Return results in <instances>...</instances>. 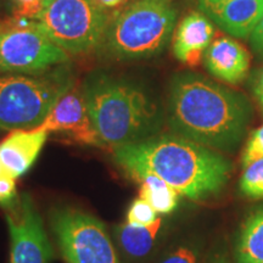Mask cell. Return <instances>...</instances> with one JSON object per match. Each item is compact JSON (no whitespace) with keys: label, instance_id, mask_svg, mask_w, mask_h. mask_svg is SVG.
I'll return each instance as SVG.
<instances>
[{"label":"cell","instance_id":"obj_29","mask_svg":"<svg viewBox=\"0 0 263 263\" xmlns=\"http://www.w3.org/2000/svg\"><path fill=\"white\" fill-rule=\"evenodd\" d=\"M3 170V167H2V164H0V171H2Z\"/></svg>","mask_w":263,"mask_h":263},{"label":"cell","instance_id":"obj_17","mask_svg":"<svg viewBox=\"0 0 263 263\" xmlns=\"http://www.w3.org/2000/svg\"><path fill=\"white\" fill-rule=\"evenodd\" d=\"M236 263H263V207L246 219L235 248Z\"/></svg>","mask_w":263,"mask_h":263},{"label":"cell","instance_id":"obj_25","mask_svg":"<svg viewBox=\"0 0 263 263\" xmlns=\"http://www.w3.org/2000/svg\"><path fill=\"white\" fill-rule=\"evenodd\" d=\"M95 3L99 6L105 10H112V9H118L121 6H123L127 3V0H94Z\"/></svg>","mask_w":263,"mask_h":263},{"label":"cell","instance_id":"obj_28","mask_svg":"<svg viewBox=\"0 0 263 263\" xmlns=\"http://www.w3.org/2000/svg\"><path fill=\"white\" fill-rule=\"evenodd\" d=\"M221 0H199V3H217Z\"/></svg>","mask_w":263,"mask_h":263},{"label":"cell","instance_id":"obj_27","mask_svg":"<svg viewBox=\"0 0 263 263\" xmlns=\"http://www.w3.org/2000/svg\"><path fill=\"white\" fill-rule=\"evenodd\" d=\"M211 263H229V262L227 261V258L222 257V256H219V257H217V258L213 259Z\"/></svg>","mask_w":263,"mask_h":263},{"label":"cell","instance_id":"obj_16","mask_svg":"<svg viewBox=\"0 0 263 263\" xmlns=\"http://www.w3.org/2000/svg\"><path fill=\"white\" fill-rule=\"evenodd\" d=\"M140 184L139 195L159 215H168L178 206L179 194L156 174L138 172L130 174Z\"/></svg>","mask_w":263,"mask_h":263},{"label":"cell","instance_id":"obj_5","mask_svg":"<svg viewBox=\"0 0 263 263\" xmlns=\"http://www.w3.org/2000/svg\"><path fill=\"white\" fill-rule=\"evenodd\" d=\"M73 85L72 78L61 72L0 77V129L38 128Z\"/></svg>","mask_w":263,"mask_h":263},{"label":"cell","instance_id":"obj_19","mask_svg":"<svg viewBox=\"0 0 263 263\" xmlns=\"http://www.w3.org/2000/svg\"><path fill=\"white\" fill-rule=\"evenodd\" d=\"M157 215L159 213L145 200L139 197L132 202L129 210H128L127 223L136 227H149L159 219Z\"/></svg>","mask_w":263,"mask_h":263},{"label":"cell","instance_id":"obj_7","mask_svg":"<svg viewBox=\"0 0 263 263\" xmlns=\"http://www.w3.org/2000/svg\"><path fill=\"white\" fill-rule=\"evenodd\" d=\"M68 61L37 20L14 16L0 24V71L41 73Z\"/></svg>","mask_w":263,"mask_h":263},{"label":"cell","instance_id":"obj_11","mask_svg":"<svg viewBox=\"0 0 263 263\" xmlns=\"http://www.w3.org/2000/svg\"><path fill=\"white\" fill-rule=\"evenodd\" d=\"M199 8L223 31L236 38L250 37L263 18V0L199 3Z\"/></svg>","mask_w":263,"mask_h":263},{"label":"cell","instance_id":"obj_2","mask_svg":"<svg viewBox=\"0 0 263 263\" xmlns=\"http://www.w3.org/2000/svg\"><path fill=\"white\" fill-rule=\"evenodd\" d=\"M251 107L242 94L196 73L171 84L168 122L177 136L216 151L234 149L244 137Z\"/></svg>","mask_w":263,"mask_h":263},{"label":"cell","instance_id":"obj_21","mask_svg":"<svg viewBox=\"0 0 263 263\" xmlns=\"http://www.w3.org/2000/svg\"><path fill=\"white\" fill-rule=\"evenodd\" d=\"M16 178L3 168L0 171V205L9 206L16 200Z\"/></svg>","mask_w":263,"mask_h":263},{"label":"cell","instance_id":"obj_8","mask_svg":"<svg viewBox=\"0 0 263 263\" xmlns=\"http://www.w3.org/2000/svg\"><path fill=\"white\" fill-rule=\"evenodd\" d=\"M51 229L67 263H121L105 226L73 207H59L50 215Z\"/></svg>","mask_w":263,"mask_h":263},{"label":"cell","instance_id":"obj_9","mask_svg":"<svg viewBox=\"0 0 263 263\" xmlns=\"http://www.w3.org/2000/svg\"><path fill=\"white\" fill-rule=\"evenodd\" d=\"M6 222L11 239L10 263H50L54 251L28 194L8 206Z\"/></svg>","mask_w":263,"mask_h":263},{"label":"cell","instance_id":"obj_12","mask_svg":"<svg viewBox=\"0 0 263 263\" xmlns=\"http://www.w3.org/2000/svg\"><path fill=\"white\" fill-rule=\"evenodd\" d=\"M48 132L41 128L16 129L0 144V164L14 178L24 176L37 160L48 139Z\"/></svg>","mask_w":263,"mask_h":263},{"label":"cell","instance_id":"obj_30","mask_svg":"<svg viewBox=\"0 0 263 263\" xmlns=\"http://www.w3.org/2000/svg\"><path fill=\"white\" fill-rule=\"evenodd\" d=\"M47 2H50V0H44V3H47Z\"/></svg>","mask_w":263,"mask_h":263},{"label":"cell","instance_id":"obj_31","mask_svg":"<svg viewBox=\"0 0 263 263\" xmlns=\"http://www.w3.org/2000/svg\"><path fill=\"white\" fill-rule=\"evenodd\" d=\"M15 2H16V0H14V3H15Z\"/></svg>","mask_w":263,"mask_h":263},{"label":"cell","instance_id":"obj_20","mask_svg":"<svg viewBox=\"0 0 263 263\" xmlns=\"http://www.w3.org/2000/svg\"><path fill=\"white\" fill-rule=\"evenodd\" d=\"M259 159H263V126L252 132L251 137L246 143L241 160L242 167L245 168Z\"/></svg>","mask_w":263,"mask_h":263},{"label":"cell","instance_id":"obj_1","mask_svg":"<svg viewBox=\"0 0 263 263\" xmlns=\"http://www.w3.org/2000/svg\"><path fill=\"white\" fill-rule=\"evenodd\" d=\"M126 172H150L193 201L215 196L224 188L232 163L218 151L180 136L149 137L114 150Z\"/></svg>","mask_w":263,"mask_h":263},{"label":"cell","instance_id":"obj_3","mask_svg":"<svg viewBox=\"0 0 263 263\" xmlns=\"http://www.w3.org/2000/svg\"><path fill=\"white\" fill-rule=\"evenodd\" d=\"M91 126L101 147H118L149 138L157 107L145 89L134 82L100 76L84 88Z\"/></svg>","mask_w":263,"mask_h":263},{"label":"cell","instance_id":"obj_15","mask_svg":"<svg viewBox=\"0 0 263 263\" xmlns=\"http://www.w3.org/2000/svg\"><path fill=\"white\" fill-rule=\"evenodd\" d=\"M161 228V218L149 227H136L129 223H123L116 227L115 235L124 254L133 259H141L149 255L155 246Z\"/></svg>","mask_w":263,"mask_h":263},{"label":"cell","instance_id":"obj_14","mask_svg":"<svg viewBox=\"0 0 263 263\" xmlns=\"http://www.w3.org/2000/svg\"><path fill=\"white\" fill-rule=\"evenodd\" d=\"M203 58L207 71L226 83L236 84L248 76L250 55L234 39L224 37L212 42Z\"/></svg>","mask_w":263,"mask_h":263},{"label":"cell","instance_id":"obj_18","mask_svg":"<svg viewBox=\"0 0 263 263\" xmlns=\"http://www.w3.org/2000/svg\"><path fill=\"white\" fill-rule=\"evenodd\" d=\"M239 189L249 199H263V159L245 167L239 180Z\"/></svg>","mask_w":263,"mask_h":263},{"label":"cell","instance_id":"obj_10","mask_svg":"<svg viewBox=\"0 0 263 263\" xmlns=\"http://www.w3.org/2000/svg\"><path fill=\"white\" fill-rule=\"evenodd\" d=\"M38 128L48 133L65 132L82 145L101 146L91 126L84 89L82 90L74 85L62 95Z\"/></svg>","mask_w":263,"mask_h":263},{"label":"cell","instance_id":"obj_23","mask_svg":"<svg viewBox=\"0 0 263 263\" xmlns=\"http://www.w3.org/2000/svg\"><path fill=\"white\" fill-rule=\"evenodd\" d=\"M197 255L195 248L183 245L174 249L160 263H197Z\"/></svg>","mask_w":263,"mask_h":263},{"label":"cell","instance_id":"obj_4","mask_svg":"<svg viewBox=\"0 0 263 263\" xmlns=\"http://www.w3.org/2000/svg\"><path fill=\"white\" fill-rule=\"evenodd\" d=\"M176 20L170 0H136L111 18L103 45L120 60L154 57L168 43Z\"/></svg>","mask_w":263,"mask_h":263},{"label":"cell","instance_id":"obj_13","mask_svg":"<svg viewBox=\"0 0 263 263\" xmlns=\"http://www.w3.org/2000/svg\"><path fill=\"white\" fill-rule=\"evenodd\" d=\"M213 34L215 28L205 14L190 12L177 27L173 42L174 57L190 67L197 66L211 45Z\"/></svg>","mask_w":263,"mask_h":263},{"label":"cell","instance_id":"obj_22","mask_svg":"<svg viewBox=\"0 0 263 263\" xmlns=\"http://www.w3.org/2000/svg\"><path fill=\"white\" fill-rule=\"evenodd\" d=\"M43 6H44V0H16L15 16L38 20Z\"/></svg>","mask_w":263,"mask_h":263},{"label":"cell","instance_id":"obj_26","mask_svg":"<svg viewBox=\"0 0 263 263\" xmlns=\"http://www.w3.org/2000/svg\"><path fill=\"white\" fill-rule=\"evenodd\" d=\"M254 90H255L256 97H257V99L259 100V103L263 105V71L259 73L257 80H256Z\"/></svg>","mask_w":263,"mask_h":263},{"label":"cell","instance_id":"obj_24","mask_svg":"<svg viewBox=\"0 0 263 263\" xmlns=\"http://www.w3.org/2000/svg\"><path fill=\"white\" fill-rule=\"evenodd\" d=\"M250 41H251V45L254 47L256 52L263 58V18L257 25V27L255 28V31L251 33Z\"/></svg>","mask_w":263,"mask_h":263},{"label":"cell","instance_id":"obj_6","mask_svg":"<svg viewBox=\"0 0 263 263\" xmlns=\"http://www.w3.org/2000/svg\"><path fill=\"white\" fill-rule=\"evenodd\" d=\"M37 21L59 48L78 55L103 44L111 16L94 0H50Z\"/></svg>","mask_w":263,"mask_h":263}]
</instances>
